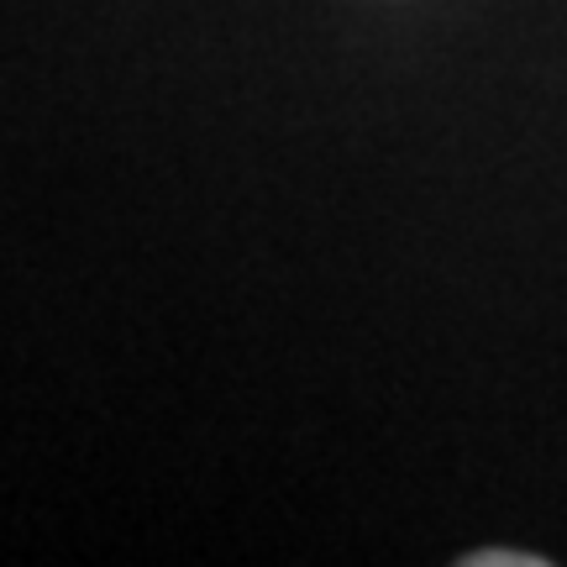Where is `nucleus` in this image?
<instances>
[{"label": "nucleus", "instance_id": "1", "mask_svg": "<svg viewBox=\"0 0 567 567\" xmlns=\"http://www.w3.org/2000/svg\"><path fill=\"white\" fill-rule=\"evenodd\" d=\"M547 557H536V551H473L467 567H542Z\"/></svg>", "mask_w": 567, "mask_h": 567}]
</instances>
